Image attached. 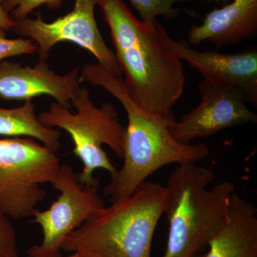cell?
<instances>
[{"mask_svg": "<svg viewBox=\"0 0 257 257\" xmlns=\"http://www.w3.org/2000/svg\"><path fill=\"white\" fill-rule=\"evenodd\" d=\"M128 2L138 12L140 20L145 23L153 24L158 16H163L166 19L176 18L179 10L174 8V5L188 0H128Z\"/></svg>", "mask_w": 257, "mask_h": 257, "instance_id": "15", "label": "cell"}, {"mask_svg": "<svg viewBox=\"0 0 257 257\" xmlns=\"http://www.w3.org/2000/svg\"><path fill=\"white\" fill-rule=\"evenodd\" d=\"M62 257H63V256H62ZM66 257H88V256H84V255L80 254V253H79L72 252V253H71L70 255H69V256H67Z\"/></svg>", "mask_w": 257, "mask_h": 257, "instance_id": "20", "label": "cell"}, {"mask_svg": "<svg viewBox=\"0 0 257 257\" xmlns=\"http://www.w3.org/2000/svg\"><path fill=\"white\" fill-rule=\"evenodd\" d=\"M0 136L36 139L55 152L62 146L60 132L40 123L32 100L25 101L19 107H0Z\"/></svg>", "mask_w": 257, "mask_h": 257, "instance_id": "14", "label": "cell"}, {"mask_svg": "<svg viewBox=\"0 0 257 257\" xmlns=\"http://www.w3.org/2000/svg\"><path fill=\"white\" fill-rule=\"evenodd\" d=\"M215 175L197 163L178 165L167 179L165 214L168 239L162 257H192L200 253L224 226L234 184L224 181L208 185Z\"/></svg>", "mask_w": 257, "mask_h": 257, "instance_id": "4", "label": "cell"}, {"mask_svg": "<svg viewBox=\"0 0 257 257\" xmlns=\"http://www.w3.org/2000/svg\"><path fill=\"white\" fill-rule=\"evenodd\" d=\"M78 67L59 75L51 70L47 61H39L34 67L9 61L0 62V99L32 100L49 95L56 102L72 110V100L80 87Z\"/></svg>", "mask_w": 257, "mask_h": 257, "instance_id": "11", "label": "cell"}, {"mask_svg": "<svg viewBox=\"0 0 257 257\" xmlns=\"http://www.w3.org/2000/svg\"><path fill=\"white\" fill-rule=\"evenodd\" d=\"M192 257H204V253H197V254L194 255Z\"/></svg>", "mask_w": 257, "mask_h": 257, "instance_id": "21", "label": "cell"}, {"mask_svg": "<svg viewBox=\"0 0 257 257\" xmlns=\"http://www.w3.org/2000/svg\"><path fill=\"white\" fill-rule=\"evenodd\" d=\"M60 166L56 152L34 139H0V210L15 219L32 216L47 197L42 184H50Z\"/></svg>", "mask_w": 257, "mask_h": 257, "instance_id": "6", "label": "cell"}, {"mask_svg": "<svg viewBox=\"0 0 257 257\" xmlns=\"http://www.w3.org/2000/svg\"><path fill=\"white\" fill-rule=\"evenodd\" d=\"M76 112L52 102L50 109L38 115L41 124L47 127H58L70 135L74 144L73 153L82 162V172L77 173L82 185L96 180L94 172L98 169L107 171L114 177L118 169L103 150L106 145L116 157L122 158L125 127L120 123L118 112L109 102L94 105L90 92L79 87L72 100Z\"/></svg>", "mask_w": 257, "mask_h": 257, "instance_id": "5", "label": "cell"}, {"mask_svg": "<svg viewBox=\"0 0 257 257\" xmlns=\"http://www.w3.org/2000/svg\"><path fill=\"white\" fill-rule=\"evenodd\" d=\"M4 0H0V29L5 30L14 28L15 23L14 20L5 11L3 7Z\"/></svg>", "mask_w": 257, "mask_h": 257, "instance_id": "19", "label": "cell"}, {"mask_svg": "<svg viewBox=\"0 0 257 257\" xmlns=\"http://www.w3.org/2000/svg\"><path fill=\"white\" fill-rule=\"evenodd\" d=\"M204 257H257V209L234 191L226 221L209 241Z\"/></svg>", "mask_w": 257, "mask_h": 257, "instance_id": "13", "label": "cell"}, {"mask_svg": "<svg viewBox=\"0 0 257 257\" xmlns=\"http://www.w3.org/2000/svg\"><path fill=\"white\" fill-rule=\"evenodd\" d=\"M7 30L0 29V62L10 57L31 55L37 50V45L30 39H9Z\"/></svg>", "mask_w": 257, "mask_h": 257, "instance_id": "17", "label": "cell"}, {"mask_svg": "<svg viewBox=\"0 0 257 257\" xmlns=\"http://www.w3.org/2000/svg\"><path fill=\"white\" fill-rule=\"evenodd\" d=\"M110 30L115 56L132 99L147 112L175 119L172 109L183 94L182 61L165 40L159 23H144L123 0H98Z\"/></svg>", "mask_w": 257, "mask_h": 257, "instance_id": "1", "label": "cell"}, {"mask_svg": "<svg viewBox=\"0 0 257 257\" xmlns=\"http://www.w3.org/2000/svg\"><path fill=\"white\" fill-rule=\"evenodd\" d=\"M98 0H75L68 14L47 23L41 15L14 20L13 30L37 45L40 60L47 61L57 44L70 42L90 52L98 63L119 78H123L114 52L108 47L96 24L94 10Z\"/></svg>", "mask_w": 257, "mask_h": 257, "instance_id": "8", "label": "cell"}, {"mask_svg": "<svg viewBox=\"0 0 257 257\" xmlns=\"http://www.w3.org/2000/svg\"><path fill=\"white\" fill-rule=\"evenodd\" d=\"M0 257H19L18 241L9 217L0 210Z\"/></svg>", "mask_w": 257, "mask_h": 257, "instance_id": "18", "label": "cell"}, {"mask_svg": "<svg viewBox=\"0 0 257 257\" xmlns=\"http://www.w3.org/2000/svg\"><path fill=\"white\" fill-rule=\"evenodd\" d=\"M80 79L110 93L124 107L127 116L123 165L104 189V195L111 203L130 197L162 167L171 164L197 163L210 155V150L204 144H183L175 140L169 128L175 118L162 119L144 110L128 94L124 79L116 77L101 64H85Z\"/></svg>", "mask_w": 257, "mask_h": 257, "instance_id": "2", "label": "cell"}, {"mask_svg": "<svg viewBox=\"0 0 257 257\" xmlns=\"http://www.w3.org/2000/svg\"><path fill=\"white\" fill-rule=\"evenodd\" d=\"M165 40L177 57L187 62L203 79L235 88L242 93L247 102L257 106L256 50L249 49L236 54L199 51L185 40H173L167 32Z\"/></svg>", "mask_w": 257, "mask_h": 257, "instance_id": "10", "label": "cell"}, {"mask_svg": "<svg viewBox=\"0 0 257 257\" xmlns=\"http://www.w3.org/2000/svg\"><path fill=\"white\" fill-rule=\"evenodd\" d=\"M256 33L257 0H233L209 12L202 25L192 27L188 40L191 45L209 42L221 48L252 39Z\"/></svg>", "mask_w": 257, "mask_h": 257, "instance_id": "12", "label": "cell"}, {"mask_svg": "<svg viewBox=\"0 0 257 257\" xmlns=\"http://www.w3.org/2000/svg\"><path fill=\"white\" fill-rule=\"evenodd\" d=\"M62 5V0H4L5 11L13 20L28 18L34 10L42 5H46L50 9H58Z\"/></svg>", "mask_w": 257, "mask_h": 257, "instance_id": "16", "label": "cell"}, {"mask_svg": "<svg viewBox=\"0 0 257 257\" xmlns=\"http://www.w3.org/2000/svg\"><path fill=\"white\" fill-rule=\"evenodd\" d=\"M167 198L165 186L146 181L130 197L105 206L72 231L62 250L88 257H151Z\"/></svg>", "mask_w": 257, "mask_h": 257, "instance_id": "3", "label": "cell"}, {"mask_svg": "<svg viewBox=\"0 0 257 257\" xmlns=\"http://www.w3.org/2000/svg\"><path fill=\"white\" fill-rule=\"evenodd\" d=\"M188 1H198V2H202V1H204V0H188Z\"/></svg>", "mask_w": 257, "mask_h": 257, "instance_id": "22", "label": "cell"}, {"mask_svg": "<svg viewBox=\"0 0 257 257\" xmlns=\"http://www.w3.org/2000/svg\"><path fill=\"white\" fill-rule=\"evenodd\" d=\"M198 89L199 105L169 126L179 143L191 144L195 139L209 138L226 128L256 124V113L248 109L246 97L238 89L206 79L199 83Z\"/></svg>", "mask_w": 257, "mask_h": 257, "instance_id": "9", "label": "cell"}, {"mask_svg": "<svg viewBox=\"0 0 257 257\" xmlns=\"http://www.w3.org/2000/svg\"><path fill=\"white\" fill-rule=\"evenodd\" d=\"M50 184L60 194L48 209L32 213V221L40 225L43 239L40 244L29 248V257H62L65 238L105 207L98 192L99 179L82 185L70 165H61Z\"/></svg>", "mask_w": 257, "mask_h": 257, "instance_id": "7", "label": "cell"}]
</instances>
